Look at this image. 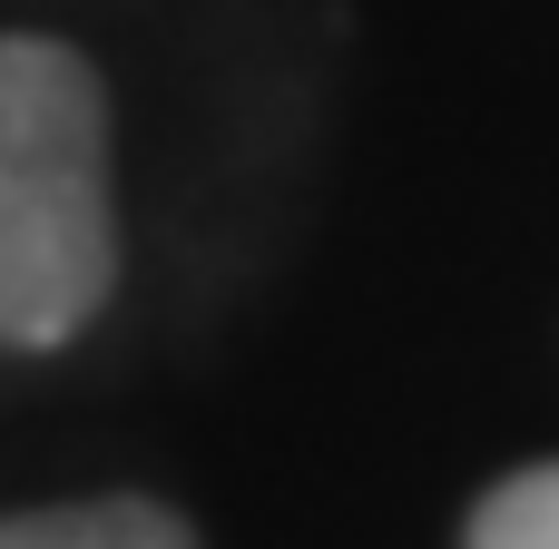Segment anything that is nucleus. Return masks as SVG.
Segmentation results:
<instances>
[{
  "label": "nucleus",
  "mask_w": 559,
  "mask_h": 549,
  "mask_svg": "<svg viewBox=\"0 0 559 549\" xmlns=\"http://www.w3.org/2000/svg\"><path fill=\"white\" fill-rule=\"evenodd\" d=\"M0 549H197V530L147 501V491H98V501H49V511H10Z\"/></svg>",
  "instance_id": "nucleus-2"
},
{
  "label": "nucleus",
  "mask_w": 559,
  "mask_h": 549,
  "mask_svg": "<svg viewBox=\"0 0 559 549\" xmlns=\"http://www.w3.org/2000/svg\"><path fill=\"white\" fill-rule=\"evenodd\" d=\"M118 295L108 88L69 39H0V354H59Z\"/></svg>",
  "instance_id": "nucleus-1"
},
{
  "label": "nucleus",
  "mask_w": 559,
  "mask_h": 549,
  "mask_svg": "<svg viewBox=\"0 0 559 549\" xmlns=\"http://www.w3.org/2000/svg\"><path fill=\"white\" fill-rule=\"evenodd\" d=\"M462 549H559V462H521V472H501V481L472 501Z\"/></svg>",
  "instance_id": "nucleus-3"
}]
</instances>
